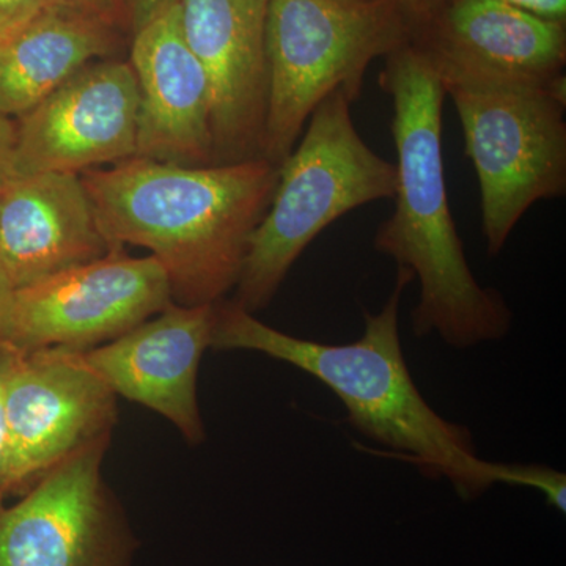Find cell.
<instances>
[{
    "label": "cell",
    "mask_w": 566,
    "mask_h": 566,
    "mask_svg": "<svg viewBox=\"0 0 566 566\" xmlns=\"http://www.w3.org/2000/svg\"><path fill=\"white\" fill-rule=\"evenodd\" d=\"M412 281L411 271L398 268L381 311L365 312L363 337L340 345L282 333L223 300L216 304L210 348L260 353L300 368L337 395L353 430L472 502L497 485V463L480 458L471 430L436 412L412 379L398 326Z\"/></svg>",
    "instance_id": "1"
},
{
    "label": "cell",
    "mask_w": 566,
    "mask_h": 566,
    "mask_svg": "<svg viewBox=\"0 0 566 566\" xmlns=\"http://www.w3.org/2000/svg\"><path fill=\"white\" fill-rule=\"evenodd\" d=\"M378 82L392 98L397 182L392 216L379 226L374 244L419 281L412 331L419 338L436 334L457 349L502 340L513 327L512 308L499 290L476 281L450 211L444 87L408 44L387 55Z\"/></svg>",
    "instance_id": "2"
},
{
    "label": "cell",
    "mask_w": 566,
    "mask_h": 566,
    "mask_svg": "<svg viewBox=\"0 0 566 566\" xmlns=\"http://www.w3.org/2000/svg\"><path fill=\"white\" fill-rule=\"evenodd\" d=\"M81 177L107 241L150 251L175 304L205 305L237 286L279 166L264 158L181 166L134 156Z\"/></svg>",
    "instance_id": "3"
},
{
    "label": "cell",
    "mask_w": 566,
    "mask_h": 566,
    "mask_svg": "<svg viewBox=\"0 0 566 566\" xmlns=\"http://www.w3.org/2000/svg\"><path fill=\"white\" fill-rule=\"evenodd\" d=\"M307 123L279 166L273 199L234 286L232 303L251 314L270 305L293 264L331 223L395 193L397 167L365 144L344 92L327 96Z\"/></svg>",
    "instance_id": "4"
},
{
    "label": "cell",
    "mask_w": 566,
    "mask_h": 566,
    "mask_svg": "<svg viewBox=\"0 0 566 566\" xmlns=\"http://www.w3.org/2000/svg\"><path fill=\"white\" fill-rule=\"evenodd\" d=\"M408 43V17L382 0H270L262 158L281 166L334 92L363 95L365 71Z\"/></svg>",
    "instance_id": "5"
},
{
    "label": "cell",
    "mask_w": 566,
    "mask_h": 566,
    "mask_svg": "<svg viewBox=\"0 0 566 566\" xmlns=\"http://www.w3.org/2000/svg\"><path fill=\"white\" fill-rule=\"evenodd\" d=\"M465 155L479 178L488 255L528 208L566 192V81L553 87L453 88Z\"/></svg>",
    "instance_id": "6"
},
{
    "label": "cell",
    "mask_w": 566,
    "mask_h": 566,
    "mask_svg": "<svg viewBox=\"0 0 566 566\" xmlns=\"http://www.w3.org/2000/svg\"><path fill=\"white\" fill-rule=\"evenodd\" d=\"M174 303L155 256L125 249L11 292L0 345L14 349H88L128 333Z\"/></svg>",
    "instance_id": "7"
},
{
    "label": "cell",
    "mask_w": 566,
    "mask_h": 566,
    "mask_svg": "<svg viewBox=\"0 0 566 566\" xmlns=\"http://www.w3.org/2000/svg\"><path fill=\"white\" fill-rule=\"evenodd\" d=\"M408 46L453 88L553 87L566 81V24L501 0H438L406 11Z\"/></svg>",
    "instance_id": "8"
},
{
    "label": "cell",
    "mask_w": 566,
    "mask_h": 566,
    "mask_svg": "<svg viewBox=\"0 0 566 566\" xmlns=\"http://www.w3.org/2000/svg\"><path fill=\"white\" fill-rule=\"evenodd\" d=\"M109 442L85 446L0 510V566H133L139 542L103 476Z\"/></svg>",
    "instance_id": "9"
},
{
    "label": "cell",
    "mask_w": 566,
    "mask_h": 566,
    "mask_svg": "<svg viewBox=\"0 0 566 566\" xmlns=\"http://www.w3.org/2000/svg\"><path fill=\"white\" fill-rule=\"evenodd\" d=\"M2 346L10 495H22L66 458L111 438L117 395L85 367L80 349Z\"/></svg>",
    "instance_id": "10"
},
{
    "label": "cell",
    "mask_w": 566,
    "mask_h": 566,
    "mask_svg": "<svg viewBox=\"0 0 566 566\" xmlns=\"http://www.w3.org/2000/svg\"><path fill=\"white\" fill-rule=\"evenodd\" d=\"M139 91L132 63L102 59L20 117L14 175L82 174L136 156Z\"/></svg>",
    "instance_id": "11"
},
{
    "label": "cell",
    "mask_w": 566,
    "mask_h": 566,
    "mask_svg": "<svg viewBox=\"0 0 566 566\" xmlns=\"http://www.w3.org/2000/svg\"><path fill=\"white\" fill-rule=\"evenodd\" d=\"M270 0H178L181 31L211 92L214 164L262 158Z\"/></svg>",
    "instance_id": "12"
},
{
    "label": "cell",
    "mask_w": 566,
    "mask_h": 566,
    "mask_svg": "<svg viewBox=\"0 0 566 566\" xmlns=\"http://www.w3.org/2000/svg\"><path fill=\"white\" fill-rule=\"evenodd\" d=\"M216 304H170L128 333L80 349L82 363L126 400L170 420L191 446L207 439L197 376L210 348Z\"/></svg>",
    "instance_id": "13"
},
{
    "label": "cell",
    "mask_w": 566,
    "mask_h": 566,
    "mask_svg": "<svg viewBox=\"0 0 566 566\" xmlns=\"http://www.w3.org/2000/svg\"><path fill=\"white\" fill-rule=\"evenodd\" d=\"M129 63L139 91L137 158L214 164L210 82L182 35L178 0L133 33Z\"/></svg>",
    "instance_id": "14"
},
{
    "label": "cell",
    "mask_w": 566,
    "mask_h": 566,
    "mask_svg": "<svg viewBox=\"0 0 566 566\" xmlns=\"http://www.w3.org/2000/svg\"><path fill=\"white\" fill-rule=\"evenodd\" d=\"M81 174L18 175L0 186V274L11 292L117 251Z\"/></svg>",
    "instance_id": "15"
},
{
    "label": "cell",
    "mask_w": 566,
    "mask_h": 566,
    "mask_svg": "<svg viewBox=\"0 0 566 566\" xmlns=\"http://www.w3.org/2000/svg\"><path fill=\"white\" fill-rule=\"evenodd\" d=\"M114 48V25L61 3L41 11L0 39V114L22 117Z\"/></svg>",
    "instance_id": "16"
},
{
    "label": "cell",
    "mask_w": 566,
    "mask_h": 566,
    "mask_svg": "<svg viewBox=\"0 0 566 566\" xmlns=\"http://www.w3.org/2000/svg\"><path fill=\"white\" fill-rule=\"evenodd\" d=\"M497 485L531 488L558 513L566 512V475L545 464L497 463Z\"/></svg>",
    "instance_id": "17"
},
{
    "label": "cell",
    "mask_w": 566,
    "mask_h": 566,
    "mask_svg": "<svg viewBox=\"0 0 566 566\" xmlns=\"http://www.w3.org/2000/svg\"><path fill=\"white\" fill-rule=\"evenodd\" d=\"M55 3L57 0H0V39Z\"/></svg>",
    "instance_id": "18"
},
{
    "label": "cell",
    "mask_w": 566,
    "mask_h": 566,
    "mask_svg": "<svg viewBox=\"0 0 566 566\" xmlns=\"http://www.w3.org/2000/svg\"><path fill=\"white\" fill-rule=\"evenodd\" d=\"M3 370H6V348L0 345V510L10 495V444L3 411Z\"/></svg>",
    "instance_id": "19"
},
{
    "label": "cell",
    "mask_w": 566,
    "mask_h": 566,
    "mask_svg": "<svg viewBox=\"0 0 566 566\" xmlns=\"http://www.w3.org/2000/svg\"><path fill=\"white\" fill-rule=\"evenodd\" d=\"M175 2L177 0H122L123 17L132 32L136 33Z\"/></svg>",
    "instance_id": "20"
},
{
    "label": "cell",
    "mask_w": 566,
    "mask_h": 566,
    "mask_svg": "<svg viewBox=\"0 0 566 566\" xmlns=\"http://www.w3.org/2000/svg\"><path fill=\"white\" fill-rule=\"evenodd\" d=\"M61 6L80 13L88 14L109 25H117L125 21L123 17L122 0H57Z\"/></svg>",
    "instance_id": "21"
},
{
    "label": "cell",
    "mask_w": 566,
    "mask_h": 566,
    "mask_svg": "<svg viewBox=\"0 0 566 566\" xmlns=\"http://www.w3.org/2000/svg\"><path fill=\"white\" fill-rule=\"evenodd\" d=\"M14 145H17V123L0 114V186L14 175Z\"/></svg>",
    "instance_id": "22"
},
{
    "label": "cell",
    "mask_w": 566,
    "mask_h": 566,
    "mask_svg": "<svg viewBox=\"0 0 566 566\" xmlns=\"http://www.w3.org/2000/svg\"><path fill=\"white\" fill-rule=\"evenodd\" d=\"M543 20L566 24V0H501Z\"/></svg>",
    "instance_id": "23"
},
{
    "label": "cell",
    "mask_w": 566,
    "mask_h": 566,
    "mask_svg": "<svg viewBox=\"0 0 566 566\" xmlns=\"http://www.w3.org/2000/svg\"><path fill=\"white\" fill-rule=\"evenodd\" d=\"M382 2L395 3V6L401 7L405 11H415L431 6V3L438 2V0H382Z\"/></svg>",
    "instance_id": "24"
},
{
    "label": "cell",
    "mask_w": 566,
    "mask_h": 566,
    "mask_svg": "<svg viewBox=\"0 0 566 566\" xmlns=\"http://www.w3.org/2000/svg\"><path fill=\"white\" fill-rule=\"evenodd\" d=\"M10 294L11 289L9 283H7L3 275L0 274V322H2V315L3 312H6L7 303H9Z\"/></svg>",
    "instance_id": "25"
}]
</instances>
